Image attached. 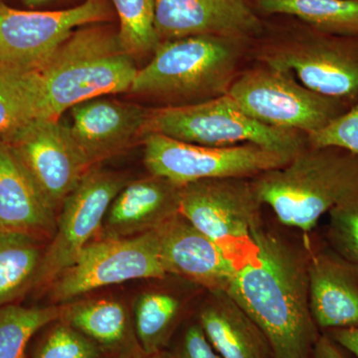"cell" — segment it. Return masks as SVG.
Returning <instances> with one entry per match:
<instances>
[{
  "mask_svg": "<svg viewBox=\"0 0 358 358\" xmlns=\"http://www.w3.org/2000/svg\"><path fill=\"white\" fill-rule=\"evenodd\" d=\"M256 252L237 268L227 293L270 339L277 358H313L320 331L308 296V239L264 222L254 230Z\"/></svg>",
  "mask_w": 358,
  "mask_h": 358,
  "instance_id": "1",
  "label": "cell"
},
{
  "mask_svg": "<svg viewBox=\"0 0 358 358\" xmlns=\"http://www.w3.org/2000/svg\"><path fill=\"white\" fill-rule=\"evenodd\" d=\"M252 185L282 225L308 235L324 214L357 203L358 155L308 143L285 166L252 178Z\"/></svg>",
  "mask_w": 358,
  "mask_h": 358,
  "instance_id": "2",
  "label": "cell"
},
{
  "mask_svg": "<svg viewBox=\"0 0 358 358\" xmlns=\"http://www.w3.org/2000/svg\"><path fill=\"white\" fill-rule=\"evenodd\" d=\"M252 40L199 35L160 42L136 73L129 92L166 102L194 105L227 95L250 59Z\"/></svg>",
  "mask_w": 358,
  "mask_h": 358,
  "instance_id": "3",
  "label": "cell"
},
{
  "mask_svg": "<svg viewBox=\"0 0 358 358\" xmlns=\"http://www.w3.org/2000/svg\"><path fill=\"white\" fill-rule=\"evenodd\" d=\"M249 53L258 64L289 71L317 93L358 102V36L320 31L291 16H268Z\"/></svg>",
  "mask_w": 358,
  "mask_h": 358,
  "instance_id": "4",
  "label": "cell"
},
{
  "mask_svg": "<svg viewBox=\"0 0 358 358\" xmlns=\"http://www.w3.org/2000/svg\"><path fill=\"white\" fill-rule=\"evenodd\" d=\"M35 70L49 120L85 101L129 92L138 71L117 32L94 24L75 30Z\"/></svg>",
  "mask_w": 358,
  "mask_h": 358,
  "instance_id": "5",
  "label": "cell"
},
{
  "mask_svg": "<svg viewBox=\"0 0 358 358\" xmlns=\"http://www.w3.org/2000/svg\"><path fill=\"white\" fill-rule=\"evenodd\" d=\"M150 133L206 147L255 143L291 157L308 145L307 134L261 124L228 95L194 105L150 110L143 136Z\"/></svg>",
  "mask_w": 358,
  "mask_h": 358,
  "instance_id": "6",
  "label": "cell"
},
{
  "mask_svg": "<svg viewBox=\"0 0 358 358\" xmlns=\"http://www.w3.org/2000/svg\"><path fill=\"white\" fill-rule=\"evenodd\" d=\"M227 95L255 121L308 136L327 128L352 107L308 89L289 71L258 63L241 71Z\"/></svg>",
  "mask_w": 358,
  "mask_h": 358,
  "instance_id": "7",
  "label": "cell"
},
{
  "mask_svg": "<svg viewBox=\"0 0 358 358\" xmlns=\"http://www.w3.org/2000/svg\"><path fill=\"white\" fill-rule=\"evenodd\" d=\"M262 207L252 178L204 179L181 187L179 213L239 268L255 254Z\"/></svg>",
  "mask_w": 358,
  "mask_h": 358,
  "instance_id": "8",
  "label": "cell"
},
{
  "mask_svg": "<svg viewBox=\"0 0 358 358\" xmlns=\"http://www.w3.org/2000/svg\"><path fill=\"white\" fill-rule=\"evenodd\" d=\"M143 145L150 173L180 186L204 179L253 178L292 159L255 143L206 147L155 133L143 136Z\"/></svg>",
  "mask_w": 358,
  "mask_h": 358,
  "instance_id": "9",
  "label": "cell"
},
{
  "mask_svg": "<svg viewBox=\"0 0 358 358\" xmlns=\"http://www.w3.org/2000/svg\"><path fill=\"white\" fill-rule=\"evenodd\" d=\"M166 277L152 230L133 237L93 240L49 287L52 300L65 303L112 285Z\"/></svg>",
  "mask_w": 358,
  "mask_h": 358,
  "instance_id": "10",
  "label": "cell"
},
{
  "mask_svg": "<svg viewBox=\"0 0 358 358\" xmlns=\"http://www.w3.org/2000/svg\"><path fill=\"white\" fill-rule=\"evenodd\" d=\"M120 174L92 167L61 206L53 239L45 250L34 288L50 286L76 261L102 228L113 200L127 185Z\"/></svg>",
  "mask_w": 358,
  "mask_h": 358,
  "instance_id": "11",
  "label": "cell"
},
{
  "mask_svg": "<svg viewBox=\"0 0 358 358\" xmlns=\"http://www.w3.org/2000/svg\"><path fill=\"white\" fill-rule=\"evenodd\" d=\"M103 0L60 10H20L0 2V62L36 69L78 28L107 21Z\"/></svg>",
  "mask_w": 358,
  "mask_h": 358,
  "instance_id": "12",
  "label": "cell"
},
{
  "mask_svg": "<svg viewBox=\"0 0 358 358\" xmlns=\"http://www.w3.org/2000/svg\"><path fill=\"white\" fill-rule=\"evenodd\" d=\"M4 143L56 212L93 167L59 120H35Z\"/></svg>",
  "mask_w": 358,
  "mask_h": 358,
  "instance_id": "13",
  "label": "cell"
},
{
  "mask_svg": "<svg viewBox=\"0 0 358 358\" xmlns=\"http://www.w3.org/2000/svg\"><path fill=\"white\" fill-rule=\"evenodd\" d=\"M155 30L160 42L215 35L252 40L264 17L252 0H155Z\"/></svg>",
  "mask_w": 358,
  "mask_h": 358,
  "instance_id": "14",
  "label": "cell"
},
{
  "mask_svg": "<svg viewBox=\"0 0 358 358\" xmlns=\"http://www.w3.org/2000/svg\"><path fill=\"white\" fill-rule=\"evenodd\" d=\"M308 235V296L320 333L358 327V267Z\"/></svg>",
  "mask_w": 358,
  "mask_h": 358,
  "instance_id": "15",
  "label": "cell"
},
{
  "mask_svg": "<svg viewBox=\"0 0 358 358\" xmlns=\"http://www.w3.org/2000/svg\"><path fill=\"white\" fill-rule=\"evenodd\" d=\"M155 233L167 275H176L206 292L227 291L237 268L217 245L180 213Z\"/></svg>",
  "mask_w": 358,
  "mask_h": 358,
  "instance_id": "16",
  "label": "cell"
},
{
  "mask_svg": "<svg viewBox=\"0 0 358 358\" xmlns=\"http://www.w3.org/2000/svg\"><path fill=\"white\" fill-rule=\"evenodd\" d=\"M71 134L91 166L119 154L143 136L148 110L134 103L92 99L71 108Z\"/></svg>",
  "mask_w": 358,
  "mask_h": 358,
  "instance_id": "17",
  "label": "cell"
},
{
  "mask_svg": "<svg viewBox=\"0 0 358 358\" xmlns=\"http://www.w3.org/2000/svg\"><path fill=\"white\" fill-rule=\"evenodd\" d=\"M181 187L152 174L127 183L110 205L102 237H133L157 229L179 213Z\"/></svg>",
  "mask_w": 358,
  "mask_h": 358,
  "instance_id": "18",
  "label": "cell"
},
{
  "mask_svg": "<svg viewBox=\"0 0 358 358\" xmlns=\"http://www.w3.org/2000/svg\"><path fill=\"white\" fill-rule=\"evenodd\" d=\"M56 213L10 148L0 140V231L49 237L57 225Z\"/></svg>",
  "mask_w": 358,
  "mask_h": 358,
  "instance_id": "19",
  "label": "cell"
},
{
  "mask_svg": "<svg viewBox=\"0 0 358 358\" xmlns=\"http://www.w3.org/2000/svg\"><path fill=\"white\" fill-rule=\"evenodd\" d=\"M199 320L221 358H277L270 339L226 291H207Z\"/></svg>",
  "mask_w": 358,
  "mask_h": 358,
  "instance_id": "20",
  "label": "cell"
},
{
  "mask_svg": "<svg viewBox=\"0 0 358 358\" xmlns=\"http://www.w3.org/2000/svg\"><path fill=\"white\" fill-rule=\"evenodd\" d=\"M59 320L95 341L108 355L141 348L128 308L114 299L66 303Z\"/></svg>",
  "mask_w": 358,
  "mask_h": 358,
  "instance_id": "21",
  "label": "cell"
},
{
  "mask_svg": "<svg viewBox=\"0 0 358 358\" xmlns=\"http://www.w3.org/2000/svg\"><path fill=\"white\" fill-rule=\"evenodd\" d=\"M39 119L47 115L36 70L0 62V140Z\"/></svg>",
  "mask_w": 358,
  "mask_h": 358,
  "instance_id": "22",
  "label": "cell"
},
{
  "mask_svg": "<svg viewBox=\"0 0 358 358\" xmlns=\"http://www.w3.org/2000/svg\"><path fill=\"white\" fill-rule=\"evenodd\" d=\"M262 17L291 16L320 31L358 36V0H254Z\"/></svg>",
  "mask_w": 358,
  "mask_h": 358,
  "instance_id": "23",
  "label": "cell"
},
{
  "mask_svg": "<svg viewBox=\"0 0 358 358\" xmlns=\"http://www.w3.org/2000/svg\"><path fill=\"white\" fill-rule=\"evenodd\" d=\"M183 308V301L171 292L157 289L138 296L134 306V327L143 352L157 357L169 348Z\"/></svg>",
  "mask_w": 358,
  "mask_h": 358,
  "instance_id": "24",
  "label": "cell"
},
{
  "mask_svg": "<svg viewBox=\"0 0 358 358\" xmlns=\"http://www.w3.org/2000/svg\"><path fill=\"white\" fill-rule=\"evenodd\" d=\"M38 241L30 235L0 231V307L34 285L44 254Z\"/></svg>",
  "mask_w": 358,
  "mask_h": 358,
  "instance_id": "25",
  "label": "cell"
},
{
  "mask_svg": "<svg viewBox=\"0 0 358 358\" xmlns=\"http://www.w3.org/2000/svg\"><path fill=\"white\" fill-rule=\"evenodd\" d=\"M61 306L25 308L8 305L0 307V358H26L30 339L44 327L60 317Z\"/></svg>",
  "mask_w": 358,
  "mask_h": 358,
  "instance_id": "26",
  "label": "cell"
},
{
  "mask_svg": "<svg viewBox=\"0 0 358 358\" xmlns=\"http://www.w3.org/2000/svg\"><path fill=\"white\" fill-rule=\"evenodd\" d=\"M120 21L117 38L133 56L154 54L160 40L155 30V0H110Z\"/></svg>",
  "mask_w": 358,
  "mask_h": 358,
  "instance_id": "27",
  "label": "cell"
},
{
  "mask_svg": "<svg viewBox=\"0 0 358 358\" xmlns=\"http://www.w3.org/2000/svg\"><path fill=\"white\" fill-rule=\"evenodd\" d=\"M107 355L95 341L58 320L40 341L33 358H105Z\"/></svg>",
  "mask_w": 358,
  "mask_h": 358,
  "instance_id": "28",
  "label": "cell"
},
{
  "mask_svg": "<svg viewBox=\"0 0 358 358\" xmlns=\"http://www.w3.org/2000/svg\"><path fill=\"white\" fill-rule=\"evenodd\" d=\"M326 242L336 253L358 267V202L329 212Z\"/></svg>",
  "mask_w": 358,
  "mask_h": 358,
  "instance_id": "29",
  "label": "cell"
},
{
  "mask_svg": "<svg viewBox=\"0 0 358 358\" xmlns=\"http://www.w3.org/2000/svg\"><path fill=\"white\" fill-rule=\"evenodd\" d=\"M308 145H334L358 155V102L319 133L308 136Z\"/></svg>",
  "mask_w": 358,
  "mask_h": 358,
  "instance_id": "30",
  "label": "cell"
},
{
  "mask_svg": "<svg viewBox=\"0 0 358 358\" xmlns=\"http://www.w3.org/2000/svg\"><path fill=\"white\" fill-rule=\"evenodd\" d=\"M159 358H221L209 343L199 322L189 324L178 343L160 353Z\"/></svg>",
  "mask_w": 358,
  "mask_h": 358,
  "instance_id": "31",
  "label": "cell"
},
{
  "mask_svg": "<svg viewBox=\"0 0 358 358\" xmlns=\"http://www.w3.org/2000/svg\"><path fill=\"white\" fill-rule=\"evenodd\" d=\"M322 334H327L341 348L358 358V327L329 329Z\"/></svg>",
  "mask_w": 358,
  "mask_h": 358,
  "instance_id": "32",
  "label": "cell"
},
{
  "mask_svg": "<svg viewBox=\"0 0 358 358\" xmlns=\"http://www.w3.org/2000/svg\"><path fill=\"white\" fill-rule=\"evenodd\" d=\"M313 358H348L345 350L326 334H320L315 348H313Z\"/></svg>",
  "mask_w": 358,
  "mask_h": 358,
  "instance_id": "33",
  "label": "cell"
},
{
  "mask_svg": "<svg viewBox=\"0 0 358 358\" xmlns=\"http://www.w3.org/2000/svg\"><path fill=\"white\" fill-rule=\"evenodd\" d=\"M159 355L157 357V355H148L141 348H138V350H131V352L107 355L105 358H159Z\"/></svg>",
  "mask_w": 358,
  "mask_h": 358,
  "instance_id": "34",
  "label": "cell"
},
{
  "mask_svg": "<svg viewBox=\"0 0 358 358\" xmlns=\"http://www.w3.org/2000/svg\"><path fill=\"white\" fill-rule=\"evenodd\" d=\"M23 3L25 6L29 7H37L44 6V4L49 3V2L53 1V0H22Z\"/></svg>",
  "mask_w": 358,
  "mask_h": 358,
  "instance_id": "35",
  "label": "cell"
},
{
  "mask_svg": "<svg viewBox=\"0 0 358 358\" xmlns=\"http://www.w3.org/2000/svg\"><path fill=\"white\" fill-rule=\"evenodd\" d=\"M252 1H253V3H254V0H252Z\"/></svg>",
  "mask_w": 358,
  "mask_h": 358,
  "instance_id": "36",
  "label": "cell"
}]
</instances>
